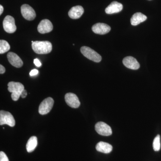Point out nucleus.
<instances>
[{
	"label": "nucleus",
	"mask_w": 161,
	"mask_h": 161,
	"mask_svg": "<svg viewBox=\"0 0 161 161\" xmlns=\"http://www.w3.org/2000/svg\"><path fill=\"white\" fill-rule=\"evenodd\" d=\"M80 50L84 57L92 61L95 62H99L102 60L101 56L88 47H82Z\"/></svg>",
	"instance_id": "7ed1b4c3"
},
{
	"label": "nucleus",
	"mask_w": 161,
	"mask_h": 161,
	"mask_svg": "<svg viewBox=\"0 0 161 161\" xmlns=\"http://www.w3.org/2000/svg\"><path fill=\"white\" fill-rule=\"evenodd\" d=\"M122 4L117 2H113L106 8L105 12L107 14L118 13L122 10Z\"/></svg>",
	"instance_id": "4468645a"
},
{
	"label": "nucleus",
	"mask_w": 161,
	"mask_h": 161,
	"mask_svg": "<svg viewBox=\"0 0 161 161\" xmlns=\"http://www.w3.org/2000/svg\"><path fill=\"white\" fill-rule=\"evenodd\" d=\"M123 63L125 66L130 69L136 70L140 68V64L135 58L132 57H127L123 60Z\"/></svg>",
	"instance_id": "ddd939ff"
},
{
	"label": "nucleus",
	"mask_w": 161,
	"mask_h": 161,
	"mask_svg": "<svg viewBox=\"0 0 161 161\" xmlns=\"http://www.w3.org/2000/svg\"><path fill=\"white\" fill-rule=\"evenodd\" d=\"M7 125L10 127H14L15 121L10 112L5 111L0 112V125Z\"/></svg>",
	"instance_id": "20e7f679"
},
{
	"label": "nucleus",
	"mask_w": 161,
	"mask_h": 161,
	"mask_svg": "<svg viewBox=\"0 0 161 161\" xmlns=\"http://www.w3.org/2000/svg\"><path fill=\"white\" fill-rule=\"evenodd\" d=\"M4 30L8 33H13L17 30L14 18L10 15L6 16L3 22Z\"/></svg>",
	"instance_id": "423d86ee"
},
{
	"label": "nucleus",
	"mask_w": 161,
	"mask_h": 161,
	"mask_svg": "<svg viewBox=\"0 0 161 161\" xmlns=\"http://www.w3.org/2000/svg\"><path fill=\"white\" fill-rule=\"evenodd\" d=\"M33 50L39 54H45L50 53L52 50V44L48 41H34L32 43Z\"/></svg>",
	"instance_id": "f257e3e1"
},
{
	"label": "nucleus",
	"mask_w": 161,
	"mask_h": 161,
	"mask_svg": "<svg viewBox=\"0 0 161 161\" xmlns=\"http://www.w3.org/2000/svg\"><path fill=\"white\" fill-rule=\"evenodd\" d=\"M5 71H6V69H5V67L1 64L0 65V73L1 74H3L5 73Z\"/></svg>",
	"instance_id": "393cba45"
},
{
	"label": "nucleus",
	"mask_w": 161,
	"mask_h": 161,
	"mask_svg": "<svg viewBox=\"0 0 161 161\" xmlns=\"http://www.w3.org/2000/svg\"><path fill=\"white\" fill-rule=\"evenodd\" d=\"M147 19V17L145 15L138 12L134 14L131 19V23L132 26H136Z\"/></svg>",
	"instance_id": "dca6fc26"
},
{
	"label": "nucleus",
	"mask_w": 161,
	"mask_h": 161,
	"mask_svg": "<svg viewBox=\"0 0 161 161\" xmlns=\"http://www.w3.org/2000/svg\"><path fill=\"white\" fill-rule=\"evenodd\" d=\"M65 102L71 108H77L80 106V102L78 96L74 93H68L65 95Z\"/></svg>",
	"instance_id": "1a4fd4ad"
},
{
	"label": "nucleus",
	"mask_w": 161,
	"mask_h": 161,
	"mask_svg": "<svg viewBox=\"0 0 161 161\" xmlns=\"http://www.w3.org/2000/svg\"><path fill=\"white\" fill-rule=\"evenodd\" d=\"M21 12L24 19L29 21L34 19L36 13L34 9L27 4H24L21 7Z\"/></svg>",
	"instance_id": "0eeeda50"
},
{
	"label": "nucleus",
	"mask_w": 161,
	"mask_h": 161,
	"mask_svg": "<svg viewBox=\"0 0 161 161\" xmlns=\"http://www.w3.org/2000/svg\"><path fill=\"white\" fill-rule=\"evenodd\" d=\"M96 149L98 152L108 153L112 151V147L108 143L100 142L96 145Z\"/></svg>",
	"instance_id": "f3484780"
},
{
	"label": "nucleus",
	"mask_w": 161,
	"mask_h": 161,
	"mask_svg": "<svg viewBox=\"0 0 161 161\" xmlns=\"http://www.w3.org/2000/svg\"><path fill=\"white\" fill-rule=\"evenodd\" d=\"M84 9L82 6H77L72 7L69 12V16L71 19H79L83 14Z\"/></svg>",
	"instance_id": "2eb2a0df"
},
{
	"label": "nucleus",
	"mask_w": 161,
	"mask_h": 161,
	"mask_svg": "<svg viewBox=\"0 0 161 161\" xmlns=\"http://www.w3.org/2000/svg\"><path fill=\"white\" fill-rule=\"evenodd\" d=\"M0 161H9L7 155L3 151L0 152Z\"/></svg>",
	"instance_id": "412c9836"
},
{
	"label": "nucleus",
	"mask_w": 161,
	"mask_h": 161,
	"mask_svg": "<svg viewBox=\"0 0 161 161\" xmlns=\"http://www.w3.org/2000/svg\"><path fill=\"white\" fill-rule=\"evenodd\" d=\"M27 92H26V90L24 89L23 92H22V93H21V96L22 97V98H26V96H27Z\"/></svg>",
	"instance_id": "b1692460"
},
{
	"label": "nucleus",
	"mask_w": 161,
	"mask_h": 161,
	"mask_svg": "<svg viewBox=\"0 0 161 161\" xmlns=\"http://www.w3.org/2000/svg\"><path fill=\"white\" fill-rule=\"evenodd\" d=\"M37 138L36 136H32L28 140L26 145V149L27 152H33L37 146Z\"/></svg>",
	"instance_id": "a211bd4d"
},
{
	"label": "nucleus",
	"mask_w": 161,
	"mask_h": 161,
	"mask_svg": "<svg viewBox=\"0 0 161 161\" xmlns=\"http://www.w3.org/2000/svg\"><path fill=\"white\" fill-rule=\"evenodd\" d=\"M3 10H4V8L2 5L0 6V15L2 14L3 13Z\"/></svg>",
	"instance_id": "a878e982"
},
{
	"label": "nucleus",
	"mask_w": 161,
	"mask_h": 161,
	"mask_svg": "<svg viewBox=\"0 0 161 161\" xmlns=\"http://www.w3.org/2000/svg\"><path fill=\"white\" fill-rule=\"evenodd\" d=\"M38 73H39V71L37 69H33L30 73V75L31 76H35V75H38Z\"/></svg>",
	"instance_id": "5701e85b"
},
{
	"label": "nucleus",
	"mask_w": 161,
	"mask_h": 161,
	"mask_svg": "<svg viewBox=\"0 0 161 161\" xmlns=\"http://www.w3.org/2000/svg\"><path fill=\"white\" fill-rule=\"evenodd\" d=\"M10 49V45L9 43L5 40H0V53H5L9 51Z\"/></svg>",
	"instance_id": "6ab92c4d"
},
{
	"label": "nucleus",
	"mask_w": 161,
	"mask_h": 161,
	"mask_svg": "<svg viewBox=\"0 0 161 161\" xmlns=\"http://www.w3.org/2000/svg\"><path fill=\"white\" fill-rule=\"evenodd\" d=\"M38 31L41 34L49 33L53 30V25L51 21L48 19L42 20L39 23L37 27Z\"/></svg>",
	"instance_id": "9b49d317"
},
{
	"label": "nucleus",
	"mask_w": 161,
	"mask_h": 161,
	"mask_svg": "<svg viewBox=\"0 0 161 161\" xmlns=\"http://www.w3.org/2000/svg\"><path fill=\"white\" fill-rule=\"evenodd\" d=\"M54 104L53 98L48 97L45 98L40 103L39 108V112L40 115H46L50 112Z\"/></svg>",
	"instance_id": "39448f33"
},
{
	"label": "nucleus",
	"mask_w": 161,
	"mask_h": 161,
	"mask_svg": "<svg viewBox=\"0 0 161 161\" xmlns=\"http://www.w3.org/2000/svg\"><path fill=\"white\" fill-rule=\"evenodd\" d=\"M92 30V31L97 34L105 35L111 31V27L105 23H98L93 25Z\"/></svg>",
	"instance_id": "9d476101"
},
{
	"label": "nucleus",
	"mask_w": 161,
	"mask_h": 161,
	"mask_svg": "<svg viewBox=\"0 0 161 161\" xmlns=\"http://www.w3.org/2000/svg\"><path fill=\"white\" fill-rule=\"evenodd\" d=\"M153 147L154 151H158L160 150V136L158 135L153 140Z\"/></svg>",
	"instance_id": "aec40b11"
},
{
	"label": "nucleus",
	"mask_w": 161,
	"mask_h": 161,
	"mask_svg": "<svg viewBox=\"0 0 161 161\" xmlns=\"http://www.w3.org/2000/svg\"><path fill=\"white\" fill-rule=\"evenodd\" d=\"M8 61L11 65L16 68L21 67L23 65V62L20 57L13 52H9L7 55Z\"/></svg>",
	"instance_id": "f8f14e48"
},
{
	"label": "nucleus",
	"mask_w": 161,
	"mask_h": 161,
	"mask_svg": "<svg viewBox=\"0 0 161 161\" xmlns=\"http://www.w3.org/2000/svg\"><path fill=\"white\" fill-rule=\"evenodd\" d=\"M95 130L99 135L108 136L112 135V130L111 127L103 122H99L95 125Z\"/></svg>",
	"instance_id": "6e6552de"
},
{
	"label": "nucleus",
	"mask_w": 161,
	"mask_h": 161,
	"mask_svg": "<svg viewBox=\"0 0 161 161\" xmlns=\"http://www.w3.org/2000/svg\"><path fill=\"white\" fill-rule=\"evenodd\" d=\"M8 91L12 93V99L15 101H17L24 90V86L20 82L10 81L8 84Z\"/></svg>",
	"instance_id": "f03ea898"
},
{
	"label": "nucleus",
	"mask_w": 161,
	"mask_h": 161,
	"mask_svg": "<svg viewBox=\"0 0 161 161\" xmlns=\"http://www.w3.org/2000/svg\"><path fill=\"white\" fill-rule=\"evenodd\" d=\"M34 63L36 66L38 67H40L42 65V64H41L40 60H39V59H37V58L34 60Z\"/></svg>",
	"instance_id": "4be33fe9"
}]
</instances>
